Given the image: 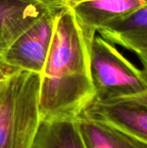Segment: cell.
Returning <instances> with one entry per match:
<instances>
[{
    "instance_id": "obj_1",
    "label": "cell",
    "mask_w": 147,
    "mask_h": 148,
    "mask_svg": "<svg viewBox=\"0 0 147 148\" xmlns=\"http://www.w3.org/2000/svg\"><path fill=\"white\" fill-rule=\"evenodd\" d=\"M95 35L82 29L69 5L61 6L40 75L42 121L76 118L93 101L90 52Z\"/></svg>"
},
{
    "instance_id": "obj_2",
    "label": "cell",
    "mask_w": 147,
    "mask_h": 148,
    "mask_svg": "<svg viewBox=\"0 0 147 148\" xmlns=\"http://www.w3.org/2000/svg\"><path fill=\"white\" fill-rule=\"evenodd\" d=\"M40 74L13 70L0 81V148H32L42 122Z\"/></svg>"
},
{
    "instance_id": "obj_3",
    "label": "cell",
    "mask_w": 147,
    "mask_h": 148,
    "mask_svg": "<svg viewBox=\"0 0 147 148\" xmlns=\"http://www.w3.org/2000/svg\"><path fill=\"white\" fill-rule=\"evenodd\" d=\"M93 101L131 97L147 91V74L128 60L117 46L96 34L91 44Z\"/></svg>"
},
{
    "instance_id": "obj_4",
    "label": "cell",
    "mask_w": 147,
    "mask_h": 148,
    "mask_svg": "<svg viewBox=\"0 0 147 148\" xmlns=\"http://www.w3.org/2000/svg\"><path fill=\"white\" fill-rule=\"evenodd\" d=\"M62 4L56 1L1 55L0 62L14 70L42 73L55 18Z\"/></svg>"
},
{
    "instance_id": "obj_5",
    "label": "cell",
    "mask_w": 147,
    "mask_h": 148,
    "mask_svg": "<svg viewBox=\"0 0 147 148\" xmlns=\"http://www.w3.org/2000/svg\"><path fill=\"white\" fill-rule=\"evenodd\" d=\"M106 122L147 144V91L111 101H93L81 114Z\"/></svg>"
},
{
    "instance_id": "obj_6",
    "label": "cell",
    "mask_w": 147,
    "mask_h": 148,
    "mask_svg": "<svg viewBox=\"0 0 147 148\" xmlns=\"http://www.w3.org/2000/svg\"><path fill=\"white\" fill-rule=\"evenodd\" d=\"M146 3L147 0H83L69 6L82 29L97 34Z\"/></svg>"
},
{
    "instance_id": "obj_7",
    "label": "cell",
    "mask_w": 147,
    "mask_h": 148,
    "mask_svg": "<svg viewBox=\"0 0 147 148\" xmlns=\"http://www.w3.org/2000/svg\"><path fill=\"white\" fill-rule=\"evenodd\" d=\"M76 121L87 148H147V144L106 122L83 114Z\"/></svg>"
},
{
    "instance_id": "obj_8",
    "label": "cell",
    "mask_w": 147,
    "mask_h": 148,
    "mask_svg": "<svg viewBox=\"0 0 147 148\" xmlns=\"http://www.w3.org/2000/svg\"><path fill=\"white\" fill-rule=\"evenodd\" d=\"M97 34L129 51L147 46V3L125 18L99 30Z\"/></svg>"
},
{
    "instance_id": "obj_9",
    "label": "cell",
    "mask_w": 147,
    "mask_h": 148,
    "mask_svg": "<svg viewBox=\"0 0 147 148\" xmlns=\"http://www.w3.org/2000/svg\"><path fill=\"white\" fill-rule=\"evenodd\" d=\"M32 148H87L76 118L42 121Z\"/></svg>"
},
{
    "instance_id": "obj_10",
    "label": "cell",
    "mask_w": 147,
    "mask_h": 148,
    "mask_svg": "<svg viewBox=\"0 0 147 148\" xmlns=\"http://www.w3.org/2000/svg\"><path fill=\"white\" fill-rule=\"evenodd\" d=\"M36 1L38 0H0V38L10 20Z\"/></svg>"
},
{
    "instance_id": "obj_11",
    "label": "cell",
    "mask_w": 147,
    "mask_h": 148,
    "mask_svg": "<svg viewBox=\"0 0 147 148\" xmlns=\"http://www.w3.org/2000/svg\"><path fill=\"white\" fill-rule=\"evenodd\" d=\"M131 52L134 53L137 56V57L139 58V60L140 61V62L143 66V69L147 74V46L138 47V48L133 49Z\"/></svg>"
},
{
    "instance_id": "obj_12",
    "label": "cell",
    "mask_w": 147,
    "mask_h": 148,
    "mask_svg": "<svg viewBox=\"0 0 147 148\" xmlns=\"http://www.w3.org/2000/svg\"><path fill=\"white\" fill-rule=\"evenodd\" d=\"M13 70H14V69H11L8 68L7 66H5L4 64H3L2 62H0V81L2 80V78H3L5 75H7L8 73L11 72V71H13Z\"/></svg>"
},
{
    "instance_id": "obj_13",
    "label": "cell",
    "mask_w": 147,
    "mask_h": 148,
    "mask_svg": "<svg viewBox=\"0 0 147 148\" xmlns=\"http://www.w3.org/2000/svg\"><path fill=\"white\" fill-rule=\"evenodd\" d=\"M80 1H83V0H62V2L61 3L62 4H67V5H69V4H72L74 3H77V2H80Z\"/></svg>"
},
{
    "instance_id": "obj_14",
    "label": "cell",
    "mask_w": 147,
    "mask_h": 148,
    "mask_svg": "<svg viewBox=\"0 0 147 148\" xmlns=\"http://www.w3.org/2000/svg\"><path fill=\"white\" fill-rule=\"evenodd\" d=\"M55 1H58V2H60V3H62V0H55Z\"/></svg>"
}]
</instances>
